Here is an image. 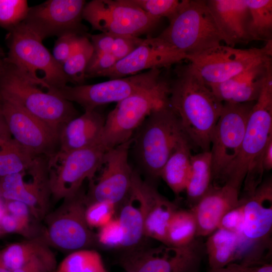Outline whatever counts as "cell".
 <instances>
[{
	"mask_svg": "<svg viewBox=\"0 0 272 272\" xmlns=\"http://www.w3.org/2000/svg\"><path fill=\"white\" fill-rule=\"evenodd\" d=\"M116 206L105 201L95 202L88 205L85 212L87 223L90 227L101 228L112 219Z\"/></svg>",
	"mask_w": 272,
	"mask_h": 272,
	"instance_id": "38",
	"label": "cell"
},
{
	"mask_svg": "<svg viewBox=\"0 0 272 272\" xmlns=\"http://www.w3.org/2000/svg\"><path fill=\"white\" fill-rule=\"evenodd\" d=\"M47 162V158L44 156L34 159L29 168L30 181H26L24 171L1 178L0 191L3 197L23 202L36 217L44 215L50 195Z\"/></svg>",
	"mask_w": 272,
	"mask_h": 272,
	"instance_id": "19",
	"label": "cell"
},
{
	"mask_svg": "<svg viewBox=\"0 0 272 272\" xmlns=\"http://www.w3.org/2000/svg\"><path fill=\"white\" fill-rule=\"evenodd\" d=\"M254 103H223L211 142L212 181H220L238 156Z\"/></svg>",
	"mask_w": 272,
	"mask_h": 272,
	"instance_id": "13",
	"label": "cell"
},
{
	"mask_svg": "<svg viewBox=\"0 0 272 272\" xmlns=\"http://www.w3.org/2000/svg\"><path fill=\"white\" fill-rule=\"evenodd\" d=\"M186 59V55L163 43L157 37L144 39L141 44L126 57L118 60L110 69L96 77L110 79L124 78L144 70L162 69Z\"/></svg>",
	"mask_w": 272,
	"mask_h": 272,
	"instance_id": "20",
	"label": "cell"
},
{
	"mask_svg": "<svg viewBox=\"0 0 272 272\" xmlns=\"http://www.w3.org/2000/svg\"><path fill=\"white\" fill-rule=\"evenodd\" d=\"M107 151L100 144L83 149L64 152L58 150L47 158L50 195L59 200L74 196L86 179L93 180L101 168Z\"/></svg>",
	"mask_w": 272,
	"mask_h": 272,
	"instance_id": "9",
	"label": "cell"
},
{
	"mask_svg": "<svg viewBox=\"0 0 272 272\" xmlns=\"http://www.w3.org/2000/svg\"><path fill=\"white\" fill-rule=\"evenodd\" d=\"M141 188L145 205V236L167 245L168 225L177 206L161 194L152 181L142 179Z\"/></svg>",
	"mask_w": 272,
	"mask_h": 272,
	"instance_id": "26",
	"label": "cell"
},
{
	"mask_svg": "<svg viewBox=\"0 0 272 272\" xmlns=\"http://www.w3.org/2000/svg\"><path fill=\"white\" fill-rule=\"evenodd\" d=\"M142 180L139 173L133 170L130 191L121 203L117 218L123 232L121 247L126 249L135 248L145 237V205L141 188Z\"/></svg>",
	"mask_w": 272,
	"mask_h": 272,
	"instance_id": "24",
	"label": "cell"
},
{
	"mask_svg": "<svg viewBox=\"0 0 272 272\" xmlns=\"http://www.w3.org/2000/svg\"><path fill=\"white\" fill-rule=\"evenodd\" d=\"M207 6L227 46L250 41V13L246 0H208Z\"/></svg>",
	"mask_w": 272,
	"mask_h": 272,
	"instance_id": "23",
	"label": "cell"
},
{
	"mask_svg": "<svg viewBox=\"0 0 272 272\" xmlns=\"http://www.w3.org/2000/svg\"><path fill=\"white\" fill-rule=\"evenodd\" d=\"M143 40L133 36L114 35L111 53L118 61L132 52Z\"/></svg>",
	"mask_w": 272,
	"mask_h": 272,
	"instance_id": "41",
	"label": "cell"
},
{
	"mask_svg": "<svg viewBox=\"0 0 272 272\" xmlns=\"http://www.w3.org/2000/svg\"><path fill=\"white\" fill-rule=\"evenodd\" d=\"M83 19L101 32L136 37L150 33L160 21L129 0L91 1L85 5Z\"/></svg>",
	"mask_w": 272,
	"mask_h": 272,
	"instance_id": "12",
	"label": "cell"
},
{
	"mask_svg": "<svg viewBox=\"0 0 272 272\" xmlns=\"http://www.w3.org/2000/svg\"><path fill=\"white\" fill-rule=\"evenodd\" d=\"M205 249L210 268L226 267L239 259L240 237L234 232L217 228L209 235Z\"/></svg>",
	"mask_w": 272,
	"mask_h": 272,
	"instance_id": "27",
	"label": "cell"
},
{
	"mask_svg": "<svg viewBox=\"0 0 272 272\" xmlns=\"http://www.w3.org/2000/svg\"><path fill=\"white\" fill-rule=\"evenodd\" d=\"M93 52L90 39L81 36L74 51L61 66L68 82L76 85L84 84L86 70Z\"/></svg>",
	"mask_w": 272,
	"mask_h": 272,
	"instance_id": "34",
	"label": "cell"
},
{
	"mask_svg": "<svg viewBox=\"0 0 272 272\" xmlns=\"http://www.w3.org/2000/svg\"><path fill=\"white\" fill-rule=\"evenodd\" d=\"M117 60L111 53H94L88 63L85 77L93 78L99 73L112 67Z\"/></svg>",
	"mask_w": 272,
	"mask_h": 272,
	"instance_id": "43",
	"label": "cell"
},
{
	"mask_svg": "<svg viewBox=\"0 0 272 272\" xmlns=\"http://www.w3.org/2000/svg\"><path fill=\"white\" fill-rule=\"evenodd\" d=\"M195 216L190 210H177L172 216L167 229V245L183 247L191 243L196 237Z\"/></svg>",
	"mask_w": 272,
	"mask_h": 272,
	"instance_id": "33",
	"label": "cell"
},
{
	"mask_svg": "<svg viewBox=\"0 0 272 272\" xmlns=\"http://www.w3.org/2000/svg\"><path fill=\"white\" fill-rule=\"evenodd\" d=\"M151 17L160 20H168L178 9L181 1L178 0H129Z\"/></svg>",
	"mask_w": 272,
	"mask_h": 272,
	"instance_id": "37",
	"label": "cell"
},
{
	"mask_svg": "<svg viewBox=\"0 0 272 272\" xmlns=\"http://www.w3.org/2000/svg\"><path fill=\"white\" fill-rule=\"evenodd\" d=\"M231 264L239 272H272V264L270 262L253 265H243L233 262Z\"/></svg>",
	"mask_w": 272,
	"mask_h": 272,
	"instance_id": "48",
	"label": "cell"
},
{
	"mask_svg": "<svg viewBox=\"0 0 272 272\" xmlns=\"http://www.w3.org/2000/svg\"><path fill=\"white\" fill-rule=\"evenodd\" d=\"M7 64L24 79L50 91L66 86L61 66L43 44V39L22 22L12 29Z\"/></svg>",
	"mask_w": 272,
	"mask_h": 272,
	"instance_id": "5",
	"label": "cell"
},
{
	"mask_svg": "<svg viewBox=\"0 0 272 272\" xmlns=\"http://www.w3.org/2000/svg\"><path fill=\"white\" fill-rule=\"evenodd\" d=\"M106 117L96 109L71 119L60 129L59 150L68 152L99 144Z\"/></svg>",
	"mask_w": 272,
	"mask_h": 272,
	"instance_id": "25",
	"label": "cell"
},
{
	"mask_svg": "<svg viewBox=\"0 0 272 272\" xmlns=\"http://www.w3.org/2000/svg\"><path fill=\"white\" fill-rule=\"evenodd\" d=\"M37 156L19 144L12 136L0 138V177L27 169Z\"/></svg>",
	"mask_w": 272,
	"mask_h": 272,
	"instance_id": "31",
	"label": "cell"
},
{
	"mask_svg": "<svg viewBox=\"0 0 272 272\" xmlns=\"http://www.w3.org/2000/svg\"><path fill=\"white\" fill-rule=\"evenodd\" d=\"M7 67L6 62V58H4V54L2 50L0 48V78L3 75Z\"/></svg>",
	"mask_w": 272,
	"mask_h": 272,
	"instance_id": "52",
	"label": "cell"
},
{
	"mask_svg": "<svg viewBox=\"0 0 272 272\" xmlns=\"http://www.w3.org/2000/svg\"><path fill=\"white\" fill-rule=\"evenodd\" d=\"M132 139L107 150L104 155V168L96 182L91 180L88 205L105 201L117 206L128 195L131 186L133 170L128 160Z\"/></svg>",
	"mask_w": 272,
	"mask_h": 272,
	"instance_id": "16",
	"label": "cell"
},
{
	"mask_svg": "<svg viewBox=\"0 0 272 272\" xmlns=\"http://www.w3.org/2000/svg\"><path fill=\"white\" fill-rule=\"evenodd\" d=\"M0 272H12L9 270L5 265L0 253Z\"/></svg>",
	"mask_w": 272,
	"mask_h": 272,
	"instance_id": "53",
	"label": "cell"
},
{
	"mask_svg": "<svg viewBox=\"0 0 272 272\" xmlns=\"http://www.w3.org/2000/svg\"><path fill=\"white\" fill-rule=\"evenodd\" d=\"M10 136L11 135L3 114L0 105V138Z\"/></svg>",
	"mask_w": 272,
	"mask_h": 272,
	"instance_id": "50",
	"label": "cell"
},
{
	"mask_svg": "<svg viewBox=\"0 0 272 272\" xmlns=\"http://www.w3.org/2000/svg\"><path fill=\"white\" fill-rule=\"evenodd\" d=\"M83 34L69 32L58 37L55 41L52 55L60 66L74 51L80 37Z\"/></svg>",
	"mask_w": 272,
	"mask_h": 272,
	"instance_id": "39",
	"label": "cell"
},
{
	"mask_svg": "<svg viewBox=\"0 0 272 272\" xmlns=\"http://www.w3.org/2000/svg\"><path fill=\"white\" fill-rule=\"evenodd\" d=\"M271 57L221 83L209 87L223 103L255 102L268 74L272 71Z\"/></svg>",
	"mask_w": 272,
	"mask_h": 272,
	"instance_id": "22",
	"label": "cell"
},
{
	"mask_svg": "<svg viewBox=\"0 0 272 272\" xmlns=\"http://www.w3.org/2000/svg\"><path fill=\"white\" fill-rule=\"evenodd\" d=\"M191 144L184 137L164 165L160 174L167 185L176 194L185 190L189 178Z\"/></svg>",
	"mask_w": 272,
	"mask_h": 272,
	"instance_id": "28",
	"label": "cell"
},
{
	"mask_svg": "<svg viewBox=\"0 0 272 272\" xmlns=\"http://www.w3.org/2000/svg\"><path fill=\"white\" fill-rule=\"evenodd\" d=\"M52 272H106V270L97 251L84 249L71 252Z\"/></svg>",
	"mask_w": 272,
	"mask_h": 272,
	"instance_id": "35",
	"label": "cell"
},
{
	"mask_svg": "<svg viewBox=\"0 0 272 272\" xmlns=\"http://www.w3.org/2000/svg\"><path fill=\"white\" fill-rule=\"evenodd\" d=\"M197 241L183 247L162 244L149 249H130L121 258L120 263L127 272H196L202 250Z\"/></svg>",
	"mask_w": 272,
	"mask_h": 272,
	"instance_id": "15",
	"label": "cell"
},
{
	"mask_svg": "<svg viewBox=\"0 0 272 272\" xmlns=\"http://www.w3.org/2000/svg\"><path fill=\"white\" fill-rule=\"evenodd\" d=\"M174 71V77L169 80L168 104L191 145L209 151L223 103L190 63L179 65Z\"/></svg>",
	"mask_w": 272,
	"mask_h": 272,
	"instance_id": "1",
	"label": "cell"
},
{
	"mask_svg": "<svg viewBox=\"0 0 272 272\" xmlns=\"http://www.w3.org/2000/svg\"><path fill=\"white\" fill-rule=\"evenodd\" d=\"M250 13V41L272 40V1L246 0Z\"/></svg>",
	"mask_w": 272,
	"mask_h": 272,
	"instance_id": "32",
	"label": "cell"
},
{
	"mask_svg": "<svg viewBox=\"0 0 272 272\" xmlns=\"http://www.w3.org/2000/svg\"><path fill=\"white\" fill-rule=\"evenodd\" d=\"M169 21L168 26L157 37L186 58L206 53L222 45V36L206 1H181Z\"/></svg>",
	"mask_w": 272,
	"mask_h": 272,
	"instance_id": "4",
	"label": "cell"
},
{
	"mask_svg": "<svg viewBox=\"0 0 272 272\" xmlns=\"http://www.w3.org/2000/svg\"><path fill=\"white\" fill-rule=\"evenodd\" d=\"M29 7L25 0H0V26L12 29L26 18Z\"/></svg>",
	"mask_w": 272,
	"mask_h": 272,
	"instance_id": "36",
	"label": "cell"
},
{
	"mask_svg": "<svg viewBox=\"0 0 272 272\" xmlns=\"http://www.w3.org/2000/svg\"><path fill=\"white\" fill-rule=\"evenodd\" d=\"M53 253L37 257L13 272H52L56 267Z\"/></svg>",
	"mask_w": 272,
	"mask_h": 272,
	"instance_id": "44",
	"label": "cell"
},
{
	"mask_svg": "<svg viewBox=\"0 0 272 272\" xmlns=\"http://www.w3.org/2000/svg\"><path fill=\"white\" fill-rule=\"evenodd\" d=\"M169 80L162 78L154 86L117 103L106 117L99 144L106 151L130 140L155 109L168 102Z\"/></svg>",
	"mask_w": 272,
	"mask_h": 272,
	"instance_id": "7",
	"label": "cell"
},
{
	"mask_svg": "<svg viewBox=\"0 0 272 272\" xmlns=\"http://www.w3.org/2000/svg\"><path fill=\"white\" fill-rule=\"evenodd\" d=\"M83 0H49L29 7L23 22L43 40L69 32L82 34Z\"/></svg>",
	"mask_w": 272,
	"mask_h": 272,
	"instance_id": "18",
	"label": "cell"
},
{
	"mask_svg": "<svg viewBox=\"0 0 272 272\" xmlns=\"http://www.w3.org/2000/svg\"><path fill=\"white\" fill-rule=\"evenodd\" d=\"M244 222V206L242 199L239 205L228 212L222 218L218 228L224 229L241 235Z\"/></svg>",
	"mask_w": 272,
	"mask_h": 272,
	"instance_id": "42",
	"label": "cell"
},
{
	"mask_svg": "<svg viewBox=\"0 0 272 272\" xmlns=\"http://www.w3.org/2000/svg\"><path fill=\"white\" fill-rule=\"evenodd\" d=\"M272 56V40L261 48L246 49L220 45L186 58L208 86L224 82Z\"/></svg>",
	"mask_w": 272,
	"mask_h": 272,
	"instance_id": "14",
	"label": "cell"
},
{
	"mask_svg": "<svg viewBox=\"0 0 272 272\" xmlns=\"http://www.w3.org/2000/svg\"><path fill=\"white\" fill-rule=\"evenodd\" d=\"M208 272H239L236 269H235L233 266L230 264L226 267L216 268V269H211L209 270Z\"/></svg>",
	"mask_w": 272,
	"mask_h": 272,
	"instance_id": "51",
	"label": "cell"
},
{
	"mask_svg": "<svg viewBox=\"0 0 272 272\" xmlns=\"http://www.w3.org/2000/svg\"><path fill=\"white\" fill-rule=\"evenodd\" d=\"M240 189L227 183L213 185L191 208L196 222L197 236L210 235L218 227L223 217L239 202Z\"/></svg>",
	"mask_w": 272,
	"mask_h": 272,
	"instance_id": "21",
	"label": "cell"
},
{
	"mask_svg": "<svg viewBox=\"0 0 272 272\" xmlns=\"http://www.w3.org/2000/svg\"><path fill=\"white\" fill-rule=\"evenodd\" d=\"M0 105L11 135L29 153L48 158L57 151L58 134L48 124L9 101Z\"/></svg>",
	"mask_w": 272,
	"mask_h": 272,
	"instance_id": "17",
	"label": "cell"
},
{
	"mask_svg": "<svg viewBox=\"0 0 272 272\" xmlns=\"http://www.w3.org/2000/svg\"><path fill=\"white\" fill-rule=\"evenodd\" d=\"M212 166L210 151L191 157L190 170L185 191L191 208L206 193L212 185Z\"/></svg>",
	"mask_w": 272,
	"mask_h": 272,
	"instance_id": "29",
	"label": "cell"
},
{
	"mask_svg": "<svg viewBox=\"0 0 272 272\" xmlns=\"http://www.w3.org/2000/svg\"><path fill=\"white\" fill-rule=\"evenodd\" d=\"M8 209L13 216L27 221H30V210L22 202L17 200H10Z\"/></svg>",
	"mask_w": 272,
	"mask_h": 272,
	"instance_id": "47",
	"label": "cell"
},
{
	"mask_svg": "<svg viewBox=\"0 0 272 272\" xmlns=\"http://www.w3.org/2000/svg\"><path fill=\"white\" fill-rule=\"evenodd\" d=\"M114 35L102 33L90 36L94 53H111Z\"/></svg>",
	"mask_w": 272,
	"mask_h": 272,
	"instance_id": "46",
	"label": "cell"
},
{
	"mask_svg": "<svg viewBox=\"0 0 272 272\" xmlns=\"http://www.w3.org/2000/svg\"><path fill=\"white\" fill-rule=\"evenodd\" d=\"M0 100L15 104L58 134L64 124L79 116L73 103L30 83L10 66L0 78Z\"/></svg>",
	"mask_w": 272,
	"mask_h": 272,
	"instance_id": "6",
	"label": "cell"
},
{
	"mask_svg": "<svg viewBox=\"0 0 272 272\" xmlns=\"http://www.w3.org/2000/svg\"><path fill=\"white\" fill-rule=\"evenodd\" d=\"M161 69L91 85L65 86L50 90L60 97L81 106L85 111L96 109L103 105L118 102L151 87L162 78Z\"/></svg>",
	"mask_w": 272,
	"mask_h": 272,
	"instance_id": "11",
	"label": "cell"
},
{
	"mask_svg": "<svg viewBox=\"0 0 272 272\" xmlns=\"http://www.w3.org/2000/svg\"><path fill=\"white\" fill-rule=\"evenodd\" d=\"M88 203L82 189L46 216L42 238L58 249L75 251L88 249L97 241V235L88 225L85 212Z\"/></svg>",
	"mask_w": 272,
	"mask_h": 272,
	"instance_id": "10",
	"label": "cell"
},
{
	"mask_svg": "<svg viewBox=\"0 0 272 272\" xmlns=\"http://www.w3.org/2000/svg\"><path fill=\"white\" fill-rule=\"evenodd\" d=\"M272 139V72L266 78L246 124L239 153L223 174L220 182L240 189L244 180L250 185L262 182V156Z\"/></svg>",
	"mask_w": 272,
	"mask_h": 272,
	"instance_id": "2",
	"label": "cell"
},
{
	"mask_svg": "<svg viewBox=\"0 0 272 272\" xmlns=\"http://www.w3.org/2000/svg\"><path fill=\"white\" fill-rule=\"evenodd\" d=\"M0 221L2 228L6 232L28 234L30 221L18 218L12 214H4Z\"/></svg>",
	"mask_w": 272,
	"mask_h": 272,
	"instance_id": "45",
	"label": "cell"
},
{
	"mask_svg": "<svg viewBox=\"0 0 272 272\" xmlns=\"http://www.w3.org/2000/svg\"><path fill=\"white\" fill-rule=\"evenodd\" d=\"M242 199L244 222L239 263L252 265L265 262L264 252H269L271 247V179L261 182L253 192Z\"/></svg>",
	"mask_w": 272,
	"mask_h": 272,
	"instance_id": "8",
	"label": "cell"
},
{
	"mask_svg": "<svg viewBox=\"0 0 272 272\" xmlns=\"http://www.w3.org/2000/svg\"><path fill=\"white\" fill-rule=\"evenodd\" d=\"M185 137L179 119L168 102L155 109L132 138L138 165L150 178L160 177L165 163Z\"/></svg>",
	"mask_w": 272,
	"mask_h": 272,
	"instance_id": "3",
	"label": "cell"
},
{
	"mask_svg": "<svg viewBox=\"0 0 272 272\" xmlns=\"http://www.w3.org/2000/svg\"><path fill=\"white\" fill-rule=\"evenodd\" d=\"M262 165L264 170H270L272 168V139L268 141L263 151Z\"/></svg>",
	"mask_w": 272,
	"mask_h": 272,
	"instance_id": "49",
	"label": "cell"
},
{
	"mask_svg": "<svg viewBox=\"0 0 272 272\" xmlns=\"http://www.w3.org/2000/svg\"><path fill=\"white\" fill-rule=\"evenodd\" d=\"M52 253L42 238H35L10 245L1 256L5 266L13 272L37 257Z\"/></svg>",
	"mask_w": 272,
	"mask_h": 272,
	"instance_id": "30",
	"label": "cell"
},
{
	"mask_svg": "<svg viewBox=\"0 0 272 272\" xmlns=\"http://www.w3.org/2000/svg\"><path fill=\"white\" fill-rule=\"evenodd\" d=\"M97 241L110 247H121L123 239V232L117 218L112 219L100 228L97 235Z\"/></svg>",
	"mask_w": 272,
	"mask_h": 272,
	"instance_id": "40",
	"label": "cell"
}]
</instances>
